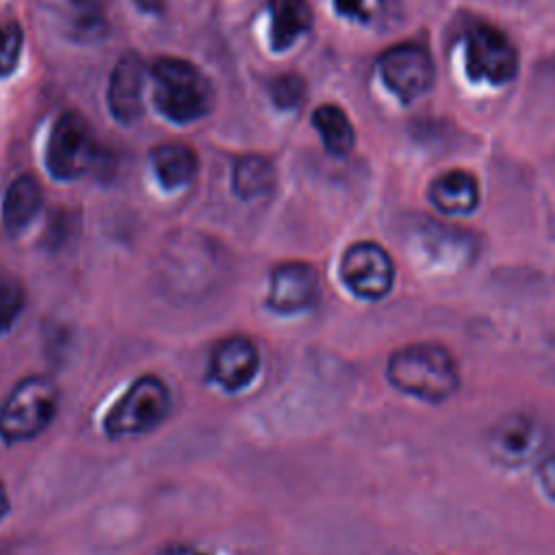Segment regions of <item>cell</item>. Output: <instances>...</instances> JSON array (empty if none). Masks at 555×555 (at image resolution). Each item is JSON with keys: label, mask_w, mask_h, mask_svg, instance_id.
<instances>
[{"label": "cell", "mask_w": 555, "mask_h": 555, "mask_svg": "<svg viewBox=\"0 0 555 555\" xmlns=\"http://www.w3.org/2000/svg\"><path fill=\"white\" fill-rule=\"evenodd\" d=\"M546 444V427L529 412L501 416L486 436L488 453L507 468H520L535 460Z\"/></svg>", "instance_id": "obj_6"}, {"label": "cell", "mask_w": 555, "mask_h": 555, "mask_svg": "<svg viewBox=\"0 0 555 555\" xmlns=\"http://www.w3.org/2000/svg\"><path fill=\"white\" fill-rule=\"evenodd\" d=\"M41 208V184L35 176L30 173H22L17 176L7 193H4V202H2V221H4V230L11 236H17L20 232H24L30 221L37 217Z\"/></svg>", "instance_id": "obj_14"}, {"label": "cell", "mask_w": 555, "mask_h": 555, "mask_svg": "<svg viewBox=\"0 0 555 555\" xmlns=\"http://www.w3.org/2000/svg\"><path fill=\"white\" fill-rule=\"evenodd\" d=\"M312 124L319 130L323 145L334 156H347L356 143L349 117L334 104H323L312 113Z\"/></svg>", "instance_id": "obj_20"}, {"label": "cell", "mask_w": 555, "mask_h": 555, "mask_svg": "<svg viewBox=\"0 0 555 555\" xmlns=\"http://www.w3.org/2000/svg\"><path fill=\"white\" fill-rule=\"evenodd\" d=\"M269 43L275 52L291 48L312 26V11L306 0H269Z\"/></svg>", "instance_id": "obj_17"}, {"label": "cell", "mask_w": 555, "mask_h": 555, "mask_svg": "<svg viewBox=\"0 0 555 555\" xmlns=\"http://www.w3.org/2000/svg\"><path fill=\"white\" fill-rule=\"evenodd\" d=\"M421 249L436 264H462L473 251L470 236L466 232L449 230L440 223H429L421 232Z\"/></svg>", "instance_id": "obj_19"}, {"label": "cell", "mask_w": 555, "mask_h": 555, "mask_svg": "<svg viewBox=\"0 0 555 555\" xmlns=\"http://www.w3.org/2000/svg\"><path fill=\"white\" fill-rule=\"evenodd\" d=\"M377 67L386 89L403 104H410L418 95H423L431 87L436 76L429 54L414 43H403L386 50L379 56Z\"/></svg>", "instance_id": "obj_9"}, {"label": "cell", "mask_w": 555, "mask_h": 555, "mask_svg": "<svg viewBox=\"0 0 555 555\" xmlns=\"http://www.w3.org/2000/svg\"><path fill=\"white\" fill-rule=\"evenodd\" d=\"M150 76L154 106L169 121L191 124L212 111V82L195 63L178 56H160L154 61Z\"/></svg>", "instance_id": "obj_2"}, {"label": "cell", "mask_w": 555, "mask_h": 555, "mask_svg": "<svg viewBox=\"0 0 555 555\" xmlns=\"http://www.w3.org/2000/svg\"><path fill=\"white\" fill-rule=\"evenodd\" d=\"M464 63L470 80L503 85L516 76L518 54L501 30L488 24H477L466 35Z\"/></svg>", "instance_id": "obj_8"}, {"label": "cell", "mask_w": 555, "mask_h": 555, "mask_svg": "<svg viewBox=\"0 0 555 555\" xmlns=\"http://www.w3.org/2000/svg\"><path fill=\"white\" fill-rule=\"evenodd\" d=\"M9 507H11V501H9V494H7V488H4V483L0 481V520L7 516Z\"/></svg>", "instance_id": "obj_27"}, {"label": "cell", "mask_w": 555, "mask_h": 555, "mask_svg": "<svg viewBox=\"0 0 555 555\" xmlns=\"http://www.w3.org/2000/svg\"><path fill=\"white\" fill-rule=\"evenodd\" d=\"M336 11L351 20H369L377 0H334Z\"/></svg>", "instance_id": "obj_25"}, {"label": "cell", "mask_w": 555, "mask_h": 555, "mask_svg": "<svg viewBox=\"0 0 555 555\" xmlns=\"http://www.w3.org/2000/svg\"><path fill=\"white\" fill-rule=\"evenodd\" d=\"M269 93H271V100L278 108L291 111V108L299 106V102L304 100L306 82L297 74H282L275 80H271Z\"/></svg>", "instance_id": "obj_22"}, {"label": "cell", "mask_w": 555, "mask_h": 555, "mask_svg": "<svg viewBox=\"0 0 555 555\" xmlns=\"http://www.w3.org/2000/svg\"><path fill=\"white\" fill-rule=\"evenodd\" d=\"M24 33L17 22H7L0 26V76H9L22 54Z\"/></svg>", "instance_id": "obj_23"}, {"label": "cell", "mask_w": 555, "mask_h": 555, "mask_svg": "<svg viewBox=\"0 0 555 555\" xmlns=\"http://www.w3.org/2000/svg\"><path fill=\"white\" fill-rule=\"evenodd\" d=\"M95 156V137L87 119L76 111L61 113L46 143L48 173L61 182L78 180L93 167Z\"/></svg>", "instance_id": "obj_5"}, {"label": "cell", "mask_w": 555, "mask_h": 555, "mask_svg": "<svg viewBox=\"0 0 555 555\" xmlns=\"http://www.w3.org/2000/svg\"><path fill=\"white\" fill-rule=\"evenodd\" d=\"M538 486L544 496L555 501V449H551L538 466Z\"/></svg>", "instance_id": "obj_24"}, {"label": "cell", "mask_w": 555, "mask_h": 555, "mask_svg": "<svg viewBox=\"0 0 555 555\" xmlns=\"http://www.w3.org/2000/svg\"><path fill=\"white\" fill-rule=\"evenodd\" d=\"M338 271L343 284L356 297L366 301L386 297L395 284V262L390 254L373 241L349 245L340 258Z\"/></svg>", "instance_id": "obj_7"}, {"label": "cell", "mask_w": 555, "mask_h": 555, "mask_svg": "<svg viewBox=\"0 0 555 555\" xmlns=\"http://www.w3.org/2000/svg\"><path fill=\"white\" fill-rule=\"evenodd\" d=\"M429 202L444 215H468L479 204L477 180L468 171H447L431 182Z\"/></svg>", "instance_id": "obj_15"}, {"label": "cell", "mask_w": 555, "mask_h": 555, "mask_svg": "<svg viewBox=\"0 0 555 555\" xmlns=\"http://www.w3.org/2000/svg\"><path fill=\"white\" fill-rule=\"evenodd\" d=\"M39 4L65 39L91 43L106 33V20L95 0H39Z\"/></svg>", "instance_id": "obj_13"}, {"label": "cell", "mask_w": 555, "mask_h": 555, "mask_svg": "<svg viewBox=\"0 0 555 555\" xmlns=\"http://www.w3.org/2000/svg\"><path fill=\"white\" fill-rule=\"evenodd\" d=\"M386 377L392 388L425 403H442L460 388L455 358L438 343H410L390 353Z\"/></svg>", "instance_id": "obj_1"}, {"label": "cell", "mask_w": 555, "mask_h": 555, "mask_svg": "<svg viewBox=\"0 0 555 555\" xmlns=\"http://www.w3.org/2000/svg\"><path fill=\"white\" fill-rule=\"evenodd\" d=\"M59 410V388L43 375L20 379L0 405V438L7 444L37 438Z\"/></svg>", "instance_id": "obj_3"}, {"label": "cell", "mask_w": 555, "mask_h": 555, "mask_svg": "<svg viewBox=\"0 0 555 555\" xmlns=\"http://www.w3.org/2000/svg\"><path fill=\"white\" fill-rule=\"evenodd\" d=\"M137 4L145 11H158L163 7V0H137Z\"/></svg>", "instance_id": "obj_28"}, {"label": "cell", "mask_w": 555, "mask_h": 555, "mask_svg": "<svg viewBox=\"0 0 555 555\" xmlns=\"http://www.w3.org/2000/svg\"><path fill=\"white\" fill-rule=\"evenodd\" d=\"M160 555H210L197 546H189V544H176V546H169L165 548Z\"/></svg>", "instance_id": "obj_26"}, {"label": "cell", "mask_w": 555, "mask_h": 555, "mask_svg": "<svg viewBox=\"0 0 555 555\" xmlns=\"http://www.w3.org/2000/svg\"><path fill=\"white\" fill-rule=\"evenodd\" d=\"M152 169L163 189L176 191L197 176V154L184 143H160L150 152Z\"/></svg>", "instance_id": "obj_16"}, {"label": "cell", "mask_w": 555, "mask_h": 555, "mask_svg": "<svg viewBox=\"0 0 555 555\" xmlns=\"http://www.w3.org/2000/svg\"><path fill=\"white\" fill-rule=\"evenodd\" d=\"M171 397L167 384L152 373L139 375L104 416L108 438L121 440L156 429L169 414Z\"/></svg>", "instance_id": "obj_4"}, {"label": "cell", "mask_w": 555, "mask_h": 555, "mask_svg": "<svg viewBox=\"0 0 555 555\" xmlns=\"http://www.w3.org/2000/svg\"><path fill=\"white\" fill-rule=\"evenodd\" d=\"M275 184V167L262 154H245L234 160L232 191L236 197L249 202L267 195Z\"/></svg>", "instance_id": "obj_18"}, {"label": "cell", "mask_w": 555, "mask_h": 555, "mask_svg": "<svg viewBox=\"0 0 555 555\" xmlns=\"http://www.w3.org/2000/svg\"><path fill=\"white\" fill-rule=\"evenodd\" d=\"M145 63L137 52L124 54L111 72L106 102L111 115L130 126L143 115V87H145Z\"/></svg>", "instance_id": "obj_12"}, {"label": "cell", "mask_w": 555, "mask_h": 555, "mask_svg": "<svg viewBox=\"0 0 555 555\" xmlns=\"http://www.w3.org/2000/svg\"><path fill=\"white\" fill-rule=\"evenodd\" d=\"M24 301L26 295L22 282L11 273L0 271V336L13 327L24 310Z\"/></svg>", "instance_id": "obj_21"}, {"label": "cell", "mask_w": 555, "mask_h": 555, "mask_svg": "<svg viewBox=\"0 0 555 555\" xmlns=\"http://www.w3.org/2000/svg\"><path fill=\"white\" fill-rule=\"evenodd\" d=\"M319 299V271L310 262L288 260L271 269L267 308L278 314H295L312 308Z\"/></svg>", "instance_id": "obj_10"}, {"label": "cell", "mask_w": 555, "mask_h": 555, "mask_svg": "<svg viewBox=\"0 0 555 555\" xmlns=\"http://www.w3.org/2000/svg\"><path fill=\"white\" fill-rule=\"evenodd\" d=\"M260 369V353L251 338L228 336L219 340L208 360V377L225 392L247 388Z\"/></svg>", "instance_id": "obj_11"}]
</instances>
